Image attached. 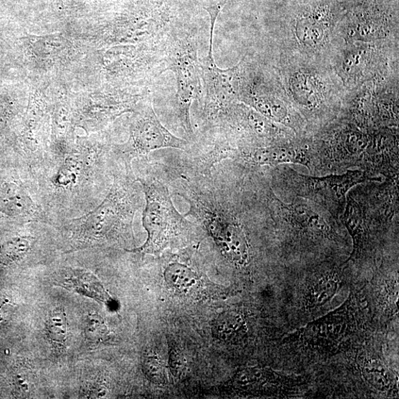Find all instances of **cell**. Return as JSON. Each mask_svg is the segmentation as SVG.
<instances>
[{
    "label": "cell",
    "instance_id": "cell-12",
    "mask_svg": "<svg viewBox=\"0 0 399 399\" xmlns=\"http://www.w3.org/2000/svg\"><path fill=\"white\" fill-rule=\"evenodd\" d=\"M332 14L327 5H320L312 8L306 16L299 19L296 32L304 42H319L324 36L325 27L331 24Z\"/></svg>",
    "mask_w": 399,
    "mask_h": 399
},
{
    "label": "cell",
    "instance_id": "cell-15",
    "mask_svg": "<svg viewBox=\"0 0 399 399\" xmlns=\"http://www.w3.org/2000/svg\"><path fill=\"white\" fill-rule=\"evenodd\" d=\"M363 374L375 388L380 391L390 390L393 385L390 371L377 361H367L364 364Z\"/></svg>",
    "mask_w": 399,
    "mask_h": 399
},
{
    "label": "cell",
    "instance_id": "cell-13",
    "mask_svg": "<svg viewBox=\"0 0 399 399\" xmlns=\"http://www.w3.org/2000/svg\"><path fill=\"white\" fill-rule=\"evenodd\" d=\"M213 335L224 342H235L245 335L246 323L240 313L228 311L221 313L212 324Z\"/></svg>",
    "mask_w": 399,
    "mask_h": 399
},
{
    "label": "cell",
    "instance_id": "cell-19",
    "mask_svg": "<svg viewBox=\"0 0 399 399\" xmlns=\"http://www.w3.org/2000/svg\"><path fill=\"white\" fill-rule=\"evenodd\" d=\"M146 376L154 383L163 384L166 380L165 371L161 362L155 357H146L143 363Z\"/></svg>",
    "mask_w": 399,
    "mask_h": 399
},
{
    "label": "cell",
    "instance_id": "cell-9",
    "mask_svg": "<svg viewBox=\"0 0 399 399\" xmlns=\"http://www.w3.org/2000/svg\"><path fill=\"white\" fill-rule=\"evenodd\" d=\"M354 311L351 299H348L338 309L303 328L299 331L302 343L323 350L337 347L356 326Z\"/></svg>",
    "mask_w": 399,
    "mask_h": 399
},
{
    "label": "cell",
    "instance_id": "cell-11",
    "mask_svg": "<svg viewBox=\"0 0 399 399\" xmlns=\"http://www.w3.org/2000/svg\"><path fill=\"white\" fill-rule=\"evenodd\" d=\"M345 266V262H325L316 270L305 297L307 309H317L331 301L340 289Z\"/></svg>",
    "mask_w": 399,
    "mask_h": 399
},
{
    "label": "cell",
    "instance_id": "cell-4",
    "mask_svg": "<svg viewBox=\"0 0 399 399\" xmlns=\"http://www.w3.org/2000/svg\"><path fill=\"white\" fill-rule=\"evenodd\" d=\"M137 181L140 183L145 196L142 222L148 237L142 246L127 252L142 256L158 255L165 248L185 241L201 229L177 210L168 186L147 164L146 171Z\"/></svg>",
    "mask_w": 399,
    "mask_h": 399
},
{
    "label": "cell",
    "instance_id": "cell-5",
    "mask_svg": "<svg viewBox=\"0 0 399 399\" xmlns=\"http://www.w3.org/2000/svg\"><path fill=\"white\" fill-rule=\"evenodd\" d=\"M226 2L204 7L210 16V37L207 57L199 60L204 91L202 120L203 130L217 121L229 107L239 102L243 79V60L233 68L222 70L213 55V37L216 21Z\"/></svg>",
    "mask_w": 399,
    "mask_h": 399
},
{
    "label": "cell",
    "instance_id": "cell-7",
    "mask_svg": "<svg viewBox=\"0 0 399 399\" xmlns=\"http://www.w3.org/2000/svg\"><path fill=\"white\" fill-rule=\"evenodd\" d=\"M194 144L173 134L160 122L154 109L149 103L139 118L132 125L131 138L124 154L125 162L128 163L135 158L148 161L149 154L161 149L173 148L189 153Z\"/></svg>",
    "mask_w": 399,
    "mask_h": 399
},
{
    "label": "cell",
    "instance_id": "cell-10",
    "mask_svg": "<svg viewBox=\"0 0 399 399\" xmlns=\"http://www.w3.org/2000/svg\"><path fill=\"white\" fill-rule=\"evenodd\" d=\"M289 377L270 369L248 368L238 371L231 381L236 392L257 396H285L293 389Z\"/></svg>",
    "mask_w": 399,
    "mask_h": 399
},
{
    "label": "cell",
    "instance_id": "cell-2",
    "mask_svg": "<svg viewBox=\"0 0 399 399\" xmlns=\"http://www.w3.org/2000/svg\"><path fill=\"white\" fill-rule=\"evenodd\" d=\"M267 201L276 236L288 245L326 253L347 245L341 221L320 206L301 197L282 201L272 185Z\"/></svg>",
    "mask_w": 399,
    "mask_h": 399
},
{
    "label": "cell",
    "instance_id": "cell-1",
    "mask_svg": "<svg viewBox=\"0 0 399 399\" xmlns=\"http://www.w3.org/2000/svg\"><path fill=\"white\" fill-rule=\"evenodd\" d=\"M398 179L384 178L357 185L349 191L340 221L353 241L345 262L371 258L382 236L398 225Z\"/></svg>",
    "mask_w": 399,
    "mask_h": 399
},
{
    "label": "cell",
    "instance_id": "cell-17",
    "mask_svg": "<svg viewBox=\"0 0 399 399\" xmlns=\"http://www.w3.org/2000/svg\"><path fill=\"white\" fill-rule=\"evenodd\" d=\"M85 334L87 339L92 342H104L108 337L109 330L101 316L96 313L88 316Z\"/></svg>",
    "mask_w": 399,
    "mask_h": 399
},
{
    "label": "cell",
    "instance_id": "cell-3",
    "mask_svg": "<svg viewBox=\"0 0 399 399\" xmlns=\"http://www.w3.org/2000/svg\"><path fill=\"white\" fill-rule=\"evenodd\" d=\"M267 168V166H266ZM271 185L284 202L296 197L308 200L326 209L337 221L344 212L347 195L352 188L366 182L383 180L360 170L341 174L308 175L298 173L289 164L267 168Z\"/></svg>",
    "mask_w": 399,
    "mask_h": 399
},
{
    "label": "cell",
    "instance_id": "cell-8",
    "mask_svg": "<svg viewBox=\"0 0 399 399\" xmlns=\"http://www.w3.org/2000/svg\"><path fill=\"white\" fill-rule=\"evenodd\" d=\"M320 141L318 139L297 137L287 142L243 153L236 161L260 168L299 164L304 166L311 175H318L320 164Z\"/></svg>",
    "mask_w": 399,
    "mask_h": 399
},
{
    "label": "cell",
    "instance_id": "cell-6",
    "mask_svg": "<svg viewBox=\"0 0 399 399\" xmlns=\"http://www.w3.org/2000/svg\"><path fill=\"white\" fill-rule=\"evenodd\" d=\"M168 69L176 79L175 107L176 123L184 131L187 140L195 144L197 137L191 122V107L195 100L202 102L204 88L195 45L187 39L178 40L166 54Z\"/></svg>",
    "mask_w": 399,
    "mask_h": 399
},
{
    "label": "cell",
    "instance_id": "cell-20",
    "mask_svg": "<svg viewBox=\"0 0 399 399\" xmlns=\"http://www.w3.org/2000/svg\"><path fill=\"white\" fill-rule=\"evenodd\" d=\"M170 364L171 370L175 376L180 374L183 369V366L184 365H183L182 357L175 347H171Z\"/></svg>",
    "mask_w": 399,
    "mask_h": 399
},
{
    "label": "cell",
    "instance_id": "cell-16",
    "mask_svg": "<svg viewBox=\"0 0 399 399\" xmlns=\"http://www.w3.org/2000/svg\"><path fill=\"white\" fill-rule=\"evenodd\" d=\"M68 321L62 309L52 311L47 323V335L54 345L62 347L68 337Z\"/></svg>",
    "mask_w": 399,
    "mask_h": 399
},
{
    "label": "cell",
    "instance_id": "cell-14",
    "mask_svg": "<svg viewBox=\"0 0 399 399\" xmlns=\"http://www.w3.org/2000/svg\"><path fill=\"white\" fill-rule=\"evenodd\" d=\"M163 277L170 288L180 292L193 289L199 282V277L191 266L179 260L170 261L165 266Z\"/></svg>",
    "mask_w": 399,
    "mask_h": 399
},
{
    "label": "cell",
    "instance_id": "cell-18",
    "mask_svg": "<svg viewBox=\"0 0 399 399\" xmlns=\"http://www.w3.org/2000/svg\"><path fill=\"white\" fill-rule=\"evenodd\" d=\"M30 249V242L27 239H16L6 244L0 253V259L4 263H9L24 257Z\"/></svg>",
    "mask_w": 399,
    "mask_h": 399
}]
</instances>
